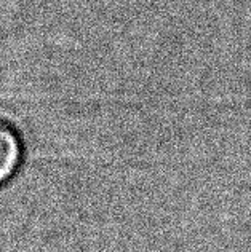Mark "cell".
Returning <instances> with one entry per match:
<instances>
[{
  "label": "cell",
  "mask_w": 251,
  "mask_h": 252,
  "mask_svg": "<svg viewBox=\"0 0 251 252\" xmlns=\"http://www.w3.org/2000/svg\"><path fill=\"white\" fill-rule=\"evenodd\" d=\"M23 145L11 125L0 120V184L15 174L21 163Z\"/></svg>",
  "instance_id": "obj_1"
}]
</instances>
